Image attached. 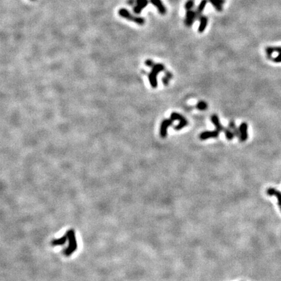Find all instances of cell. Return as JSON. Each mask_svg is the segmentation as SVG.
Instances as JSON below:
<instances>
[{
    "mask_svg": "<svg viewBox=\"0 0 281 281\" xmlns=\"http://www.w3.org/2000/svg\"><path fill=\"white\" fill-rule=\"evenodd\" d=\"M211 121L212 122V123L214 124V126L215 127V130H217L218 132H225L226 137L228 140H232L234 137V133L231 132L230 130L227 129L225 127H223L221 124L220 123L219 119V117H217V114H213L211 117Z\"/></svg>",
    "mask_w": 281,
    "mask_h": 281,
    "instance_id": "1",
    "label": "cell"
},
{
    "mask_svg": "<svg viewBox=\"0 0 281 281\" xmlns=\"http://www.w3.org/2000/svg\"><path fill=\"white\" fill-rule=\"evenodd\" d=\"M165 69L164 65L160 63L157 64H154L153 67H152V70L151 72H150L148 75V79L150 83H151V85L153 87V88H155V87H157V76L161 71H163Z\"/></svg>",
    "mask_w": 281,
    "mask_h": 281,
    "instance_id": "2",
    "label": "cell"
},
{
    "mask_svg": "<svg viewBox=\"0 0 281 281\" xmlns=\"http://www.w3.org/2000/svg\"><path fill=\"white\" fill-rule=\"evenodd\" d=\"M119 15L120 16H121L122 18L126 19V20L133 22L139 25H143V24L145 23V20L142 17H139V16H133L132 14L128 11L126 9H121L119 10Z\"/></svg>",
    "mask_w": 281,
    "mask_h": 281,
    "instance_id": "3",
    "label": "cell"
},
{
    "mask_svg": "<svg viewBox=\"0 0 281 281\" xmlns=\"http://www.w3.org/2000/svg\"><path fill=\"white\" fill-rule=\"evenodd\" d=\"M171 119L173 121H178L179 124L174 127L176 130H180L188 124V121L184 116L181 115L180 113L173 112L171 114Z\"/></svg>",
    "mask_w": 281,
    "mask_h": 281,
    "instance_id": "4",
    "label": "cell"
},
{
    "mask_svg": "<svg viewBox=\"0 0 281 281\" xmlns=\"http://www.w3.org/2000/svg\"><path fill=\"white\" fill-rule=\"evenodd\" d=\"M67 235L69 236V239H70V246L66 250V255L69 256V255H70L71 253H72L76 250V248H77V244H76L74 232L73 230H70L68 232Z\"/></svg>",
    "mask_w": 281,
    "mask_h": 281,
    "instance_id": "5",
    "label": "cell"
},
{
    "mask_svg": "<svg viewBox=\"0 0 281 281\" xmlns=\"http://www.w3.org/2000/svg\"><path fill=\"white\" fill-rule=\"evenodd\" d=\"M174 121L171 119H164L161 123L160 133L162 138H165L167 135V130L169 127L173 124Z\"/></svg>",
    "mask_w": 281,
    "mask_h": 281,
    "instance_id": "6",
    "label": "cell"
},
{
    "mask_svg": "<svg viewBox=\"0 0 281 281\" xmlns=\"http://www.w3.org/2000/svg\"><path fill=\"white\" fill-rule=\"evenodd\" d=\"M197 18L196 12L193 10H186V14H185V24L187 27H190L194 22V21L196 18Z\"/></svg>",
    "mask_w": 281,
    "mask_h": 281,
    "instance_id": "7",
    "label": "cell"
},
{
    "mask_svg": "<svg viewBox=\"0 0 281 281\" xmlns=\"http://www.w3.org/2000/svg\"><path fill=\"white\" fill-rule=\"evenodd\" d=\"M248 126L246 122H242V123L240 124L239 128V140L241 142H244L248 138Z\"/></svg>",
    "mask_w": 281,
    "mask_h": 281,
    "instance_id": "8",
    "label": "cell"
},
{
    "mask_svg": "<svg viewBox=\"0 0 281 281\" xmlns=\"http://www.w3.org/2000/svg\"><path fill=\"white\" fill-rule=\"evenodd\" d=\"M219 133L217 130L214 131H205L201 133L200 139L201 140H206L210 138H217L219 137Z\"/></svg>",
    "mask_w": 281,
    "mask_h": 281,
    "instance_id": "9",
    "label": "cell"
},
{
    "mask_svg": "<svg viewBox=\"0 0 281 281\" xmlns=\"http://www.w3.org/2000/svg\"><path fill=\"white\" fill-rule=\"evenodd\" d=\"M148 4V0H136V6L133 8V12L135 14H140L142 10Z\"/></svg>",
    "mask_w": 281,
    "mask_h": 281,
    "instance_id": "10",
    "label": "cell"
},
{
    "mask_svg": "<svg viewBox=\"0 0 281 281\" xmlns=\"http://www.w3.org/2000/svg\"><path fill=\"white\" fill-rule=\"evenodd\" d=\"M266 193L269 196H275L278 201V205L281 211V191L275 189L273 187H269L266 191Z\"/></svg>",
    "mask_w": 281,
    "mask_h": 281,
    "instance_id": "11",
    "label": "cell"
},
{
    "mask_svg": "<svg viewBox=\"0 0 281 281\" xmlns=\"http://www.w3.org/2000/svg\"><path fill=\"white\" fill-rule=\"evenodd\" d=\"M151 3L157 8L158 11L162 15H165L166 13V8L161 0H151Z\"/></svg>",
    "mask_w": 281,
    "mask_h": 281,
    "instance_id": "12",
    "label": "cell"
},
{
    "mask_svg": "<svg viewBox=\"0 0 281 281\" xmlns=\"http://www.w3.org/2000/svg\"><path fill=\"white\" fill-rule=\"evenodd\" d=\"M208 19L206 16L203 15H201L200 16V25H199L198 28V31L199 33H203L204 31L207 26V24H208Z\"/></svg>",
    "mask_w": 281,
    "mask_h": 281,
    "instance_id": "13",
    "label": "cell"
},
{
    "mask_svg": "<svg viewBox=\"0 0 281 281\" xmlns=\"http://www.w3.org/2000/svg\"><path fill=\"white\" fill-rule=\"evenodd\" d=\"M208 0H202V1L200 2V3H199L197 9H196V10H195L196 14H197V18L200 17V16H201L202 13H203V10H204V9H205L206 5L207 3H208Z\"/></svg>",
    "mask_w": 281,
    "mask_h": 281,
    "instance_id": "14",
    "label": "cell"
},
{
    "mask_svg": "<svg viewBox=\"0 0 281 281\" xmlns=\"http://www.w3.org/2000/svg\"><path fill=\"white\" fill-rule=\"evenodd\" d=\"M211 3L213 6L218 11H221L223 9V5L225 3V0H208Z\"/></svg>",
    "mask_w": 281,
    "mask_h": 281,
    "instance_id": "15",
    "label": "cell"
},
{
    "mask_svg": "<svg viewBox=\"0 0 281 281\" xmlns=\"http://www.w3.org/2000/svg\"><path fill=\"white\" fill-rule=\"evenodd\" d=\"M229 126H230L231 129L234 131V135L238 136V137H239V135H240L239 131V130L237 129L236 127V125H235V124H234V122L233 121L230 122V123H229Z\"/></svg>",
    "mask_w": 281,
    "mask_h": 281,
    "instance_id": "16",
    "label": "cell"
},
{
    "mask_svg": "<svg viewBox=\"0 0 281 281\" xmlns=\"http://www.w3.org/2000/svg\"><path fill=\"white\" fill-rule=\"evenodd\" d=\"M207 108H208V105L204 101H201V102H199L197 104V108L201 111L206 110Z\"/></svg>",
    "mask_w": 281,
    "mask_h": 281,
    "instance_id": "17",
    "label": "cell"
},
{
    "mask_svg": "<svg viewBox=\"0 0 281 281\" xmlns=\"http://www.w3.org/2000/svg\"><path fill=\"white\" fill-rule=\"evenodd\" d=\"M194 6V1L193 0H188L185 4V9L186 10H191Z\"/></svg>",
    "mask_w": 281,
    "mask_h": 281,
    "instance_id": "18",
    "label": "cell"
},
{
    "mask_svg": "<svg viewBox=\"0 0 281 281\" xmlns=\"http://www.w3.org/2000/svg\"><path fill=\"white\" fill-rule=\"evenodd\" d=\"M67 236L62 237V238H61V239H57V240H54V241H53V244L54 245H61V244H64V243L65 242V241H66Z\"/></svg>",
    "mask_w": 281,
    "mask_h": 281,
    "instance_id": "19",
    "label": "cell"
},
{
    "mask_svg": "<svg viewBox=\"0 0 281 281\" xmlns=\"http://www.w3.org/2000/svg\"><path fill=\"white\" fill-rule=\"evenodd\" d=\"M270 59H271L273 61H274L275 62H281V53H279V55H278L276 57H273V58H269Z\"/></svg>",
    "mask_w": 281,
    "mask_h": 281,
    "instance_id": "20",
    "label": "cell"
},
{
    "mask_svg": "<svg viewBox=\"0 0 281 281\" xmlns=\"http://www.w3.org/2000/svg\"><path fill=\"white\" fill-rule=\"evenodd\" d=\"M145 65H147V66H148V67H152L154 65V63L153 61H151V60L148 59V60H146V61H145Z\"/></svg>",
    "mask_w": 281,
    "mask_h": 281,
    "instance_id": "21",
    "label": "cell"
},
{
    "mask_svg": "<svg viewBox=\"0 0 281 281\" xmlns=\"http://www.w3.org/2000/svg\"><path fill=\"white\" fill-rule=\"evenodd\" d=\"M33 1H34V0H33Z\"/></svg>",
    "mask_w": 281,
    "mask_h": 281,
    "instance_id": "22",
    "label": "cell"
}]
</instances>
